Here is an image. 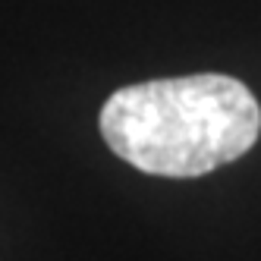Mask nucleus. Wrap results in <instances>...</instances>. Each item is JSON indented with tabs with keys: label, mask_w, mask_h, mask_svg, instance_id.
Listing matches in <instances>:
<instances>
[{
	"label": "nucleus",
	"mask_w": 261,
	"mask_h": 261,
	"mask_svg": "<svg viewBox=\"0 0 261 261\" xmlns=\"http://www.w3.org/2000/svg\"><path fill=\"white\" fill-rule=\"evenodd\" d=\"M98 123L110 151L136 170L189 179L249 151L261 136V104L239 79L198 72L114 91Z\"/></svg>",
	"instance_id": "nucleus-1"
}]
</instances>
